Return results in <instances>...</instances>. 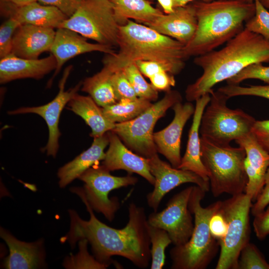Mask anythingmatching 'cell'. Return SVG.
Masks as SVG:
<instances>
[{"mask_svg":"<svg viewBox=\"0 0 269 269\" xmlns=\"http://www.w3.org/2000/svg\"><path fill=\"white\" fill-rule=\"evenodd\" d=\"M77 194L85 203L90 219L84 220L75 211H69L70 228L66 240L71 246L86 239L91 246L94 256L102 263L110 265L114 262L112 257L119 256L139 268H146L151 258V243L143 208L130 203L128 222L124 228L117 229L99 220L84 195L80 192Z\"/></svg>","mask_w":269,"mask_h":269,"instance_id":"1","label":"cell"},{"mask_svg":"<svg viewBox=\"0 0 269 269\" xmlns=\"http://www.w3.org/2000/svg\"><path fill=\"white\" fill-rule=\"evenodd\" d=\"M266 62H269V40L244 28L222 49L196 56L194 63L203 73L187 86L185 98L188 102L196 101L247 66Z\"/></svg>","mask_w":269,"mask_h":269,"instance_id":"2","label":"cell"},{"mask_svg":"<svg viewBox=\"0 0 269 269\" xmlns=\"http://www.w3.org/2000/svg\"><path fill=\"white\" fill-rule=\"evenodd\" d=\"M118 47V52L108 54L103 60L104 66L113 73L144 60L157 62L167 72L175 75L184 68L187 59L184 45L132 20L119 25Z\"/></svg>","mask_w":269,"mask_h":269,"instance_id":"3","label":"cell"},{"mask_svg":"<svg viewBox=\"0 0 269 269\" xmlns=\"http://www.w3.org/2000/svg\"><path fill=\"white\" fill-rule=\"evenodd\" d=\"M197 19L196 32L184 45L187 57L207 53L228 42L241 31L255 13L254 1H195L192 3Z\"/></svg>","mask_w":269,"mask_h":269,"instance_id":"4","label":"cell"},{"mask_svg":"<svg viewBox=\"0 0 269 269\" xmlns=\"http://www.w3.org/2000/svg\"><path fill=\"white\" fill-rule=\"evenodd\" d=\"M205 192L199 186H194L188 204L194 215V229L187 242L170 250L172 269H206L218 253L219 245L210 233L209 221L219 208L221 201L203 207L201 202Z\"/></svg>","mask_w":269,"mask_h":269,"instance_id":"5","label":"cell"},{"mask_svg":"<svg viewBox=\"0 0 269 269\" xmlns=\"http://www.w3.org/2000/svg\"><path fill=\"white\" fill-rule=\"evenodd\" d=\"M200 144L201 159L208 172L213 195L217 197L223 193L233 196L244 193L248 182L244 148L217 144L201 137Z\"/></svg>","mask_w":269,"mask_h":269,"instance_id":"6","label":"cell"},{"mask_svg":"<svg viewBox=\"0 0 269 269\" xmlns=\"http://www.w3.org/2000/svg\"><path fill=\"white\" fill-rule=\"evenodd\" d=\"M210 95L201 120V137L217 144L229 145L232 140L252 132L256 121L254 117L241 109L228 108L230 98L222 92L213 90Z\"/></svg>","mask_w":269,"mask_h":269,"instance_id":"7","label":"cell"},{"mask_svg":"<svg viewBox=\"0 0 269 269\" xmlns=\"http://www.w3.org/2000/svg\"><path fill=\"white\" fill-rule=\"evenodd\" d=\"M252 205L245 193L221 201L219 210L227 222L228 229L224 238L218 241L220 253L216 269H238L240 253L250 242Z\"/></svg>","mask_w":269,"mask_h":269,"instance_id":"8","label":"cell"},{"mask_svg":"<svg viewBox=\"0 0 269 269\" xmlns=\"http://www.w3.org/2000/svg\"><path fill=\"white\" fill-rule=\"evenodd\" d=\"M177 90L166 92L164 96L135 119L115 124L112 130L123 143L136 154L150 158L157 153L153 141V129L157 121L163 117L167 110L182 102Z\"/></svg>","mask_w":269,"mask_h":269,"instance_id":"9","label":"cell"},{"mask_svg":"<svg viewBox=\"0 0 269 269\" xmlns=\"http://www.w3.org/2000/svg\"><path fill=\"white\" fill-rule=\"evenodd\" d=\"M119 27L111 0H82L60 26L111 47L118 46Z\"/></svg>","mask_w":269,"mask_h":269,"instance_id":"10","label":"cell"},{"mask_svg":"<svg viewBox=\"0 0 269 269\" xmlns=\"http://www.w3.org/2000/svg\"><path fill=\"white\" fill-rule=\"evenodd\" d=\"M110 172L103 165L92 166L79 177L84 185L83 188H78L94 210L112 221L120 205L117 197H108L109 193L114 189L134 185L138 179L130 175L115 176Z\"/></svg>","mask_w":269,"mask_h":269,"instance_id":"11","label":"cell"},{"mask_svg":"<svg viewBox=\"0 0 269 269\" xmlns=\"http://www.w3.org/2000/svg\"><path fill=\"white\" fill-rule=\"evenodd\" d=\"M194 186L175 194L160 212H153L147 219L149 225L164 229L174 246L185 244L190 238L194 227L189 201Z\"/></svg>","mask_w":269,"mask_h":269,"instance_id":"12","label":"cell"},{"mask_svg":"<svg viewBox=\"0 0 269 269\" xmlns=\"http://www.w3.org/2000/svg\"><path fill=\"white\" fill-rule=\"evenodd\" d=\"M72 68L71 65L65 69L59 83V92L51 101L42 106L20 107L7 112L9 115L33 113L41 117L46 122L49 131L48 140L44 149L47 155L53 157L56 156L59 148L61 133L58 125L61 113L66 105L77 93L82 84L80 82L74 87L65 91V85Z\"/></svg>","mask_w":269,"mask_h":269,"instance_id":"13","label":"cell"},{"mask_svg":"<svg viewBox=\"0 0 269 269\" xmlns=\"http://www.w3.org/2000/svg\"><path fill=\"white\" fill-rule=\"evenodd\" d=\"M150 173L155 179L153 190L147 194V204L156 212L163 197L181 184L192 183L206 192L210 190L209 181L204 180L195 173L173 167L162 160L157 153L149 158Z\"/></svg>","mask_w":269,"mask_h":269,"instance_id":"14","label":"cell"},{"mask_svg":"<svg viewBox=\"0 0 269 269\" xmlns=\"http://www.w3.org/2000/svg\"><path fill=\"white\" fill-rule=\"evenodd\" d=\"M174 113L173 120L164 129L154 133L153 141L157 152L162 154L171 165L178 168L181 157V138L183 128L193 115L195 106L191 102L176 103L172 106Z\"/></svg>","mask_w":269,"mask_h":269,"instance_id":"15","label":"cell"},{"mask_svg":"<svg viewBox=\"0 0 269 269\" xmlns=\"http://www.w3.org/2000/svg\"><path fill=\"white\" fill-rule=\"evenodd\" d=\"M86 39L78 33L68 28L63 27L57 28L54 41L50 50L51 54L55 58L57 66L54 75L48 82L49 86L63 65L67 61L76 56L95 51L110 55L114 54L116 52L113 47L98 43H90Z\"/></svg>","mask_w":269,"mask_h":269,"instance_id":"16","label":"cell"},{"mask_svg":"<svg viewBox=\"0 0 269 269\" xmlns=\"http://www.w3.org/2000/svg\"><path fill=\"white\" fill-rule=\"evenodd\" d=\"M235 141L246 151L244 166L248 182L245 193L255 202L265 184L269 167V153L259 144L252 132Z\"/></svg>","mask_w":269,"mask_h":269,"instance_id":"17","label":"cell"},{"mask_svg":"<svg viewBox=\"0 0 269 269\" xmlns=\"http://www.w3.org/2000/svg\"><path fill=\"white\" fill-rule=\"evenodd\" d=\"M108 133L109 146L102 165L110 171L123 169L138 174L153 185L155 179L150 171L149 159L130 150L112 131Z\"/></svg>","mask_w":269,"mask_h":269,"instance_id":"18","label":"cell"},{"mask_svg":"<svg viewBox=\"0 0 269 269\" xmlns=\"http://www.w3.org/2000/svg\"><path fill=\"white\" fill-rule=\"evenodd\" d=\"M54 28L20 24L15 30L11 53L18 57L36 59L50 51L55 37Z\"/></svg>","mask_w":269,"mask_h":269,"instance_id":"19","label":"cell"},{"mask_svg":"<svg viewBox=\"0 0 269 269\" xmlns=\"http://www.w3.org/2000/svg\"><path fill=\"white\" fill-rule=\"evenodd\" d=\"M147 26L185 45L193 38L197 19L192 4L174 8L169 14H162Z\"/></svg>","mask_w":269,"mask_h":269,"instance_id":"20","label":"cell"},{"mask_svg":"<svg viewBox=\"0 0 269 269\" xmlns=\"http://www.w3.org/2000/svg\"><path fill=\"white\" fill-rule=\"evenodd\" d=\"M56 66V60L51 54L43 58L30 59L11 53L0 59V83L4 84L24 78L39 79L55 70Z\"/></svg>","mask_w":269,"mask_h":269,"instance_id":"21","label":"cell"},{"mask_svg":"<svg viewBox=\"0 0 269 269\" xmlns=\"http://www.w3.org/2000/svg\"><path fill=\"white\" fill-rule=\"evenodd\" d=\"M0 235L9 249V254L4 262L5 268L28 269L44 266L45 255L42 240L33 243L20 241L2 228Z\"/></svg>","mask_w":269,"mask_h":269,"instance_id":"22","label":"cell"},{"mask_svg":"<svg viewBox=\"0 0 269 269\" xmlns=\"http://www.w3.org/2000/svg\"><path fill=\"white\" fill-rule=\"evenodd\" d=\"M210 100V95L207 94L195 101V111L189 131L186 151L178 167L192 171L207 181H209L208 172L201 159L199 129L202 114Z\"/></svg>","mask_w":269,"mask_h":269,"instance_id":"23","label":"cell"},{"mask_svg":"<svg viewBox=\"0 0 269 269\" xmlns=\"http://www.w3.org/2000/svg\"><path fill=\"white\" fill-rule=\"evenodd\" d=\"M7 16L12 17L20 24L58 28L68 17L57 7L34 1L21 6L8 4Z\"/></svg>","mask_w":269,"mask_h":269,"instance_id":"24","label":"cell"},{"mask_svg":"<svg viewBox=\"0 0 269 269\" xmlns=\"http://www.w3.org/2000/svg\"><path fill=\"white\" fill-rule=\"evenodd\" d=\"M109 143L107 132L100 137L94 138L89 148L60 167L57 173L59 186L65 187L76 178H79L94 164L103 160L105 156L104 150Z\"/></svg>","mask_w":269,"mask_h":269,"instance_id":"25","label":"cell"},{"mask_svg":"<svg viewBox=\"0 0 269 269\" xmlns=\"http://www.w3.org/2000/svg\"><path fill=\"white\" fill-rule=\"evenodd\" d=\"M69 109L80 116L91 128V136L96 138L112 131L115 124L104 116L102 108L90 96L76 93L68 103Z\"/></svg>","mask_w":269,"mask_h":269,"instance_id":"26","label":"cell"},{"mask_svg":"<svg viewBox=\"0 0 269 269\" xmlns=\"http://www.w3.org/2000/svg\"><path fill=\"white\" fill-rule=\"evenodd\" d=\"M113 5L115 17L119 25L129 20L148 25L163 14L153 7L147 0H111Z\"/></svg>","mask_w":269,"mask_h":269,"instance_id":"27","label":"cell"},{"mask_svg":"<svg viewBox=\"0 0 269 269\" xmlns=\"http://www.w3.org/2000/svg\"><path fill=\"white\" fill-rule=\"evenodd\" d=\"M112 73L104 66L100 71L82 82L81 90L88 93L101 108L118 102L111 80Z\"/></svg>","mask_w":269,"mask_h":269,"instance_id":"28","label":"cell"},{"mask_svg":"<svg viewBox=\"0 0 269 269\" xmlns=\"http://www.w3.org/2000/svg\"><path fill=\"white\" fill-rule=\"evenodd\" d=\"M152 103L141 98L134 100H125L102 108L104 116L113 123H121L131 121L146 110Z\"/></svg>","mask_w":269,"mask_h":269,"instance_id":"29","label":"cell"},{"mask_svg":"<svg viewBox=\"0 0 269 269\" xmlns=\"http://www.w3.org/2000/svg\"><path fill=\"white\" fill-rule=\"evenodd\" d=\"M148 231L151 245L150 269H161L165 264V250L172 241L167 231L161 228L148 224Z\"/></svg>","mask_w":269,"mask_h":269,"instance_id":"30","label":"cell"},{"mask_svg":"<svg viewBox=\"0 0 269 269\" xmlns=\"http://www.w3.org/2000/svg\"><path fill=\"white\" fill-rule=\"evenodd\" d=\"M124 73L130 82L137 97L154 101L158 97V91L143 78L135 63H133L125 67Z\"/></svg>","mask_w":269,"mask_h":269,"instance_id":"31","label":"cell"},{"mask_svg":"<svg viewBox=\"0 0 269 269\" xmlns=\"http://www.w3.org/2000/svg\"><path fill=\"white\" fill-rule=\"evenodd\" d=\"M238 269H269V263L257 247L249 242L240 253Z\"/></svg>","mask_w":269,"mask_h":269,"instance_id":"32","label":"cell"},{"mask_svg":"<svg viewBox=\"0 0 269 269\" xmlns=\"http://www.w3.org/2000/svg\"><path fill=\"white\" fill-rule=\"evenodd\" d=\"M255 15L245 24V28L269 40V11L259 0H254Z\"/></svg>","mask_w":269,"mask_h":269,"instance_id":"33","label":"cell"},{"mask_svg":"<svg viewBox=\"0 0 269 269\" xmlns=\"http://www.w3.org/2000/svg\"><path fill=\"white\" fill-rule=\"evenodd\" d=\"M217 90L230 98L236 96H252L269 100V85L241 86L239 85L227 84Z\"/></svg>","mask_w":269,"mask_h":269,"instance_id":"34","label":"cell"},{"mask_svg":"<svg viewBox=\"0 0 269 269\" xmlns=\"http://www.w3.org/2000/svg\"><path fill=\"white\" fill-rule=\"evenodd\" d=\"M250 79L260 80L269 85V66H264L262 63L251 64L226 81L228 84L239 85Z\"/></svg>","mask_w":269,"mask_h":269,"instance_id":"35","label":"cell"},{"mask_svg":"<svg viewBox=\"0 0 269 269\" xmlns=\"http://www.w3.org/2000/svg\"><path fill=\"white\" fill-rule=\"evenodd\" d=\"M111 80L118 102L138 98L123 70L113 72Z\"/></svg>","mask_w":269,"mask_h":269,"instance_id":"36","label":"cell"},{"mask_svg":"<svg viewBox=\"0 0 269 269\" xmlns=\"http://www.w3.org/2000/svg\"><path fill=\"white\" fill-rule=\"evenodd\" d=\"M20 23L12 17H8L0 26V58L11 54L13 37Z\"/></svg>","mask_w":269,"mask_h":269,"instance_id":"37","label":"cell"},{"mask_svg":"<svg viewBox=\"0 0 269 269\" xmlns=\"http://www.w3.org/2000/svg\"><path fill=\"white\" fill-rule=\"evenodd\" d=\"M79 243L80 252L78 254V266L77 268L103 269L109 267V265L100 262L89 254L87 250L88 243L87 240H81Z\"/></svg>","mask_w":269,"mask_h":269,"instance_id":"38","label":"cell"},{"mask_svg":"<svg viewBox=\"0 0 269 269\" xmlns=\"http://www.w3.org/2000/svg\"><path fill=\"white\" fill-rule=\"evenodd\" d=\"M219 209L212 215L209 221L210 233L218 241L224 238L228 229L227 222Z\"/></svg>","mask_w":269,"mask_h":269,"instance_id":"39","label":"cell"},{"mask_svg":"<svg viewBox=\"0 0 269 269\" xmlns=\"http://www.w3.org/2000/svg\"><path fill=\"white\" fill-rule=\"evenodd\" d=\"M254 217V232L259 240H263L269 235V206Z\"/></svg>","mask_w":269,"mask_h":269,"instance_id":"40","label":"cell"},{"mask_svg":"<svg viewBox=\"0 0 269 269\" xmlns=\"http://www.w3.org/2000/svg\"><path fill=\"white\" fill-rule=\"evenodd\" d=\"M149 79L151 85L158 91L167 92L176 83L174 75L165 70L155 74Z\"/></svg>","mask_w":269,"mask_h":269,"instance_id":"41","label":"cell"},{"mask_svg":"<svg viewBox=\"0 0 269 269\" xmlns=\"http://www.w3.org/2000/svg\"><path fill=\"white\" fill-rule=\"evenodd\" d=\"M252 132L259 144L269 153V120L256 121Z\"/></svg>","mask_w":269,"mask_h":269,"instance_id":"42","label":"cell"},{"mask_svg":"<svg viewBox=\"0 0 269 269\" xmlns=\"http://www.w3.org/2000/svg\"><path fill=\"white\" fill-rule=\"evenodd\" d=\"M254 202L251 210L254 216L263 211L269 205V167L266 174L264 187Z\"/></svg>","mask_w":269,"mask_h":269,"instance_id":"43","label":"cell"},{"mask_svg":"<svg viewBox=\"0 0 269 269\" xmlns=\"http://www.w3.org/2000/svg\"><path fill=\"white\" fill-rule=\"evenodd\" d=\"M82 0H37L39 3L55 6L68 17L71 16L78 7Z\"/></svg>","mask_w":269,"mask_h":269,"instance_id":"44","label":"cell"},{"mask_svg":"<svg viewBox=\"0 0 269 269\" xmlns=\"http://www.w3.org/2000/svg\"><path fill=\"white\" fill-rule=\"evenodd\" d=\"M135 63L142 74L149 79L159 72L166 71L159 63L156 62L139 60Z\"/></svg>","mask_w":269,"mask_h":269,"instance_id":"45","label":"cell"},{"mask_svg":"<svg viewBox=\"0 0 269 269\" xmlns=\"http://www.w3.org/2000/svg\"><path fill=\"white\" fill-rule=\"evenodd\" d=\"M165 14L174 11L173 0H157Z\"/></svg>","mask_w":269,"mask_h":269,"instance_id":"46","label":"cell"},{"mask_svg":"<svg viewBox=\"0 0 269 269\" xmlns=\"http://www.w3.org/2000/svg\"><path fill=\"white\" fill-rule=\"evenodd\" d=\"M1 1L10 5L18 7L37 1V0H1Z\"/></svg>","mask_w":269,"mask_h":269,"instance_id":"47","label":"cell"},{"mask_svg":"<svg viewBox=\"0 0 269 269\" xmlns=\"http://www.w3.org/2000/svg\"><path fill=\"white\" fill-rule=\"evenodd\" d=\"M214 0H173L174 7L184 6L188 4L190 2L195 1H202L204 2H210Z\"/></svg>","mask_w":269,"mask_h":269,"instance_id":"48","label":"cell"},{"mask_svg":"<svg viewBox=\"0 0 269 269\" xmlns=\"http://www.w3.org/2000/svg\"><path fill=\"white\" fill-rule=\"evenodd\" d=\"M260 2L269 11V0H259Z\"/></svg>","mask_w":269,"mask_h":269,"instance_id":"49","label":"cell"},{"mask_svg":"<svg viewBox=\"0 0 269 269\" xmlns=\"http://www.w3.org/2000/svg\"><path fill=\"white\" fill-rule=\"evenodd\" d=\"M247 1L250 2H254V0H247Z\"/></svg>","mask_w":269,"mask_h":269,"instance_id":"50","label":"cell"},{"mask_svg":"<svg viewBox=\"0 0 269 269\" xmlns=\"http://www.w3.org/2000/svg\"></svg>","mask_w":269,"mask_h":269,"instance_id":"51","label":"cell"}]
</instances>
